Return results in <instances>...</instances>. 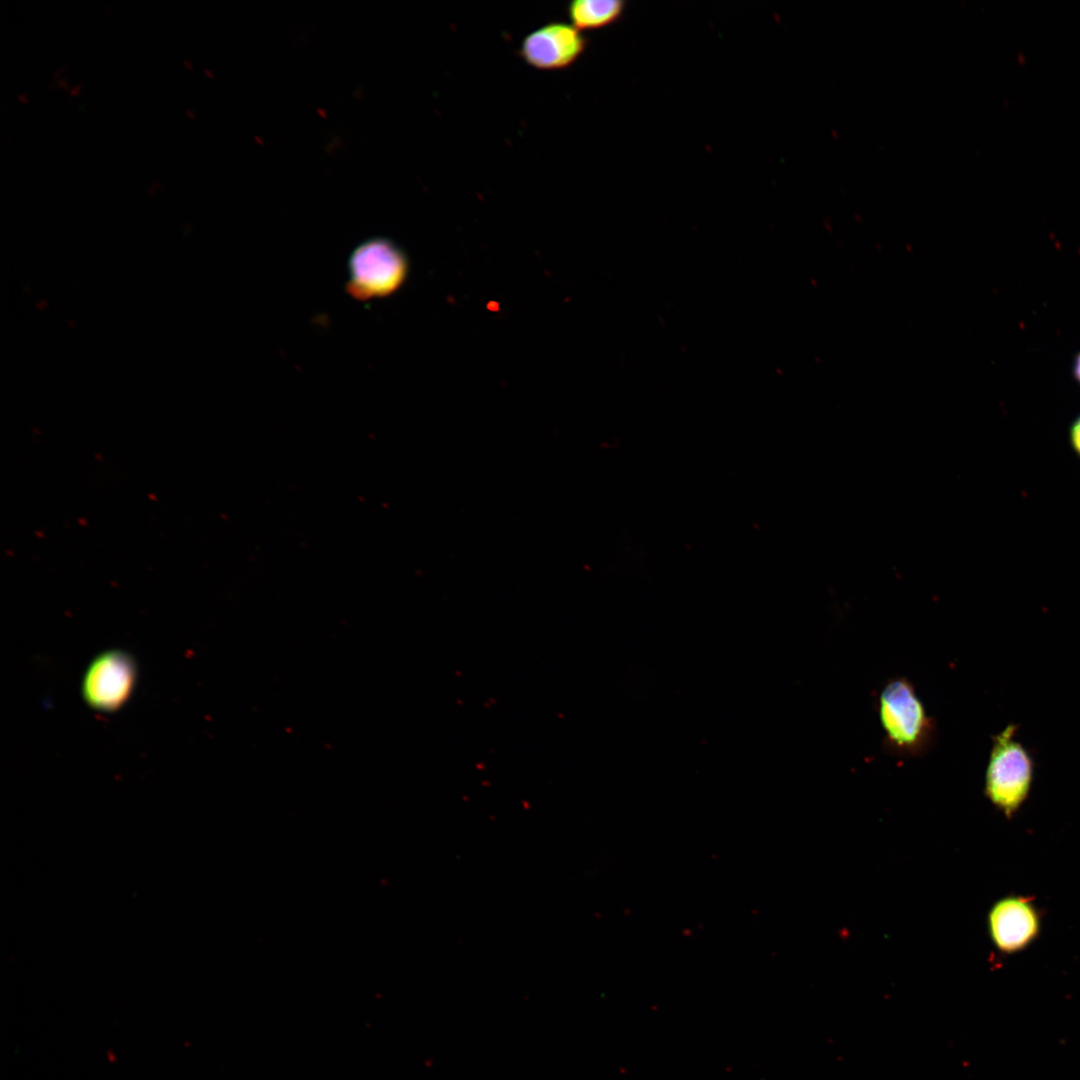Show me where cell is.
I'll return each instance as SVG.
<instances>
[{"mask_svg": "<svg viewBox=\"0 0 1080 1080\" xmlns=\"http://www.w3.org/2000/svg\"><path fill=\"white\" fill-rule=\"evenodd\" d=\"M878 713L884 745L889 752L919 757L934 744L935 721L906 678L895 677L883 686L878 696Z\"/></svg>", "mask_w": 1080, "mask_h": 1080, "instance_id": "obj_1", "label": "cell"}, {"mask_svg": "<svg viewBox=\"0 0 1080 1080\" xmlns=\"http://www.w3.org/2000/svg\"><path fill=\"white\" fill-rule=\"evenodd\" d=\"M1016 729L1008 725L993 737L985 774L986 796L1007 817L1027 799L1033 781V760L1016 739Z\"/></svg>", "mask_w": 1080, "mask_h": 1080, "instance_id": "obj_2", "label": "cell"}, {"mask_svg": "<svg viewBox=\"0 0 1080 1080\" xmlns=\"http://www.w3.org/2000/svg\"><path fill=\"white\" fill-rule=\"evenodd\" d=\"M408 267L407 256L392 240L368 239L349 258L346 289L358 300L389 296L406 280Z\"/></svg>", "mask_w": 1080, "mask_h": 1080, "instance_id": "obj_3", "label": "cell"}, {"mask_svg": "<svg viewBox=\"0 0 1080 1080\" xmlns=\"http://www.w3.org/2000/svg\"><path fill=\"white\" fill-rule=\"evenodd\" d=\"M588 46V39L571 23L553 21L528 33L518 55L540 71L563 70L574 64Z\"/></svg>", "mask_w": 1080, "mask_h": 1080, "instance_id": "obj_4", "label": "cell"}, {"mask_svg": "<svg viewBox=\"0 0 1080 1080\" xmlns=\"http://www.w3.org/2000/svg\"><path fill=\"white\" fill-rule=\"evenodd\" d=\"M136 666L127 653L113 650L98 656L83 681L87 703L100 711H113L126 702L133 689Z\"/></svg>", "mask_w": 1080, "mask_h": 1080, "instance_id": "obj_5", "label": "cell"}, {"mask_svg": "<svg viewBox=\"0 0 1080 1080\" xmlns=\"http://www.w3.org/2000/svg\"><path fill=\"white\" fill-rule=\"evenodd\" d=\"M988 928L992 942L1000 952L1016 953L1038 937L1040 915L1030 898L1008 896L991 908Z\"/></svg>", "mask_w": 1080, "mask_h": 1080, "instance_id": "obj_6", "label": "cell"}, {"mask_svg": "<svg viewBox=\"0 0 1080 1080\" xmlns=\"http://www.w3.org/2000/svg\"><path fill=\"white\" fill-rule=\"evenodd\" d=\"M622 0H574L567 5L570 23L578 30H593L618 21L625 11Z\"/></svg>", "mask_w": 1080, "mask_h": 1080, "instance_id": "obj_7", "label": "cell"}, {"mask_svg": "<svg viewBox=\"0 0 1080 1080\" xmlns=\"http://www.w3.org/2000/svg\"><path fill=\"white\" fill-rule=\"evenodd\" d=\"M1069 442L1074 453L1080 457V414L1077 415L1069 427Z\"/></svg>", "mask_w": 1080, "mask_h": 1080, "instance_id": "obj_8", "label": "cell"}, {"mask_svg": "<svg viewBox=\"0 0 1080 1080\" xmlns=\"http://www.w3.org/2000/svg\"><path fill=\"white\" fill-rule=\"evenodd\" d=\"M1072 374L1076 382L1080 385V351L1074 357Z\"/></svg>", "mask_w": 1080, "mask_h": 1080, "instance_id": "obj_9", "label": "cell"}]
</instances>
